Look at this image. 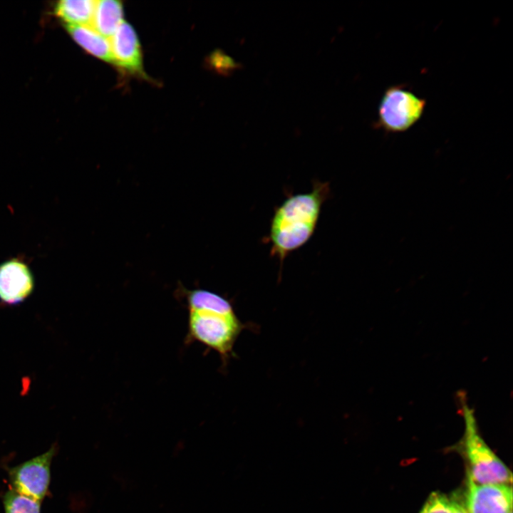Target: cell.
Instances as JSON below:
<instances>
[{
  "instance_id": "obj_1",
  "label": "cell",
  "mask_w": 513,
  "mask_h": 513,
  "mask_svg": "<svg viewBox=\"0 0 513 513\" xmlns=\"http://www.w3.org/2000/svg\"><path fill=\"white\" fill-rule=\"evenodd\" d=\"M330 193L328 182H316L311 192L291 195L275 209L266 241L281 268L286 258L313 236Z\"/></svg>"
},
{
  "instance_id": "obj_2",
  "label": "cell",
  "mask_w": 513,
  "mask_h": 513,
  "mask_svg": "<svg viewBox=\"0 0 513 513\" xmlns=\"http://www.w3.org/2000/svg\"><path fill=\"white\" fill-rule=\"evenodd\" d=\"M465 433L463 450L469 477L477 484H510L512 473L481 437L473 410L463 404Z\"/></svg>"
},
{
  "instance_id": "obj_3",
  "label": "cell",
  "mask_w": 513,
  "mask_h": 513,
  "mask_svg": "<svg viewBox=\"0 0 513 513\" xmlns=\"http://www.w3.org/2000/svg\"><path fill=\"white\" fill-rule=\"evenodd\" d=\"M186 343L198 342L219 354L225 366L244 328L235 313L188 311Z\"/></svg>"
},
{
  "instance_id": "obj_4",
  "label": "cell",
  "mask_w": 513,
  "mask_h": 513,
  "mask_svg": "<svg viewBox=\"0 0 513 513\" xmlns=\"http://www.w3.org/2000/svg\"><path fill=\"white\" fill-rule=\"evenodd\" d=\"M425 100L405 86H392L384 92L378 110L376 125L390 133L410 129L422 117Z\"/></svg>"
},
{
  "instance_id": "obj_5",
  "label": "cell",
  "mask_w": 513,
  "mask_h": 513,
  "mask_svg": "<svg viewBox=\"0 0 513 513\" xmlns=\"http://www.w3.org/2000/svg\"><path fill=\"white\" fill-rule=\"evenodd\" d=\"M56 452V446L53 445L43 454L9 468L11 488L41 502L48 492L51 465Z\"/></svg>"
},
{
  "instance_id": "obj_6",
  "label": "cell",
  "mask_w": 513,
  "mask_h": 513,
  "mask_svg": "<svg viewBox=\"0 0 513 513\" xmlns=\"http://www.w3.org/2000/svg\"><path fill=\"white\" fill-rule=\"evenodd\" d=\"M465 506L468 513H511L512 487L508 484H477L467 477Z\"/></svg>"
},
{
  "instance_id": "obj_7",
  "label": "cell",
  "mask_w": 513,
  "mask_h": 513,
  "mask_svg": "<svg viewBox=\"0 0 513 513\" xmlns=\"http://www.w3.org/2000/svg\"><path fill=\"white\" fill-rule=\"evenodd\" d=\"M33 275L21 258H12L0 264V303L18 305L32 294Z\"/></svg>"
},
{
  "instance_id": "obj_8",
  "label": "cell",
  "mask_w": 513,
  "mask_h": 513,
  "mask_svg": "<svg viewBox=\"0 0 513 513\" xmlns=\"http://www.w3.org/2000/svg\"><path fill=\"white\" fill-rule=\"evenodd\" d=\"M113 63L134 73H142L141 48L134 28L123 21L110 38Z\"/></svg>"
},
{
  "instance_id": "obj_9",
  "label": "cell",
  "mask_w": 513,
  "mask_h": 513,
  "mask_svg": "<svg viewBox=\"0 0 513 513\" xmlns=\"http://www.w3.org/2000/svg\"><path fill=\"white\" fill-rule=\"evenodd\" d=\"M74 41L86 51L104 61L113 63L110 41L90 25H66Z\"/></svg>"
},
{
  "instance_id": "obj_10",
  "label": "cell",
  "mask_w": 513,
  "mask_h": 513,
  "mask_svg": "<svg viewBox=\"0 0 513 513\" xmlns=\"http://www.w3.org/2000/svg\"><path fill=\"white\" fill-rule=\"evenodd\" d=\"M182 293L188 311H213L226 314L235 313L232 303L215 292L194 289H183Z\"/></svg>"
},
{
  "instance_id": "obj_11",
  "label": "cell",
  "mask_w": 513,
  "mask_h": 513,
  "mask_svg": "<svg viewBox=\"0 0 513 513\" xmlns=\"http://www.w3.org/2000/svg\"><path fill=\"white\" fill-rule=\"evenodd\" d=\"M123 21V9L116 0L96 1L93 16L90 24L105 38L111 37Z\"/></svg>"
},
{
  "instance_id": "obj_12",
  "label": "cell",
  "mask_w": 513,
  "mask_h": 513,
  "mask_svg": "<svg viewBox=\"0 0 513 513\" xmlns=\"http://www.w3.org/2000/svg\"><path fill=\"white\" fill-rule=\"evenodd\" d=\"M96 1L62 0L57 3L55 12L66 25H90Z\"/></svg>"
},
{
  "instance_id": "obj_13",
  "label": "cell",
  "mask_w": 513,
  "mask_h": 513,
  "mask_svg": "<svg viewBox=\"0 0 513 513\" xmlns=\"http://www.w3.org/2000/svg\"><path fill=\"white\" fill-rule=\"evenodd\" d=\"M5 513H41V503L11 487L3 497Z\"/></svg>"
},
{
  "instance_id": "obj_14",
  "label": "cell",
  "mask_w": 513,
  "mask_h": 513,
  "mask_svg": "<svg viewBox=\"0 0 513 513\" xmlns=\"http://www.w3.org/2000/svg\"><path fill=\"white\" fill-rule=\"evenodd\" d=\"M450 499L439 492H433L419 513H450Z\"/></svg>"
},
{
  "instance_id": "obj_15",
  "label": "cell",
  "mask_w": 513,
  "mask_h": 513,
  "mask_svg": "<svg viewBox=\"0 0 513 513\" xmlns=\"http://www.w3.org/2000/svg\"><path fill=\"white\" fill-rule=\"evenodd\" d=\"M211 59L214 68L222 74L228 75L242 67L241 63L220 51L214 52Z\"/></svg>"
},
{
  "instance_id": "obj_16",
  "label": "cell",
  "mask_w": 513,
  "mask_h": 513,
  "mask_svg": "<svg viewBox=\"0 0 513 513\" xmlns=\"http://www.w3.org/2000/svg\"><path fill=\"white\" fill-rule=\"evenodd\" d=\"M450 513H468L465 506L455 497L450 499Z\"/></svg>"
},
{
  "instance_id": "obj_17",
  "label": "cell",
  "mask_w": 513,
  "mask_h": 513,
  "mask_svg": "<svg viewBox=\"0 0 513 513\" xmlns=\"http://www.w3.org/2000/svg\"><path fill=\"white\" fill-rule=\"evenodd\" d=\"M511 513H512V512H511Z\"/></svg>"
}]
</instances>
